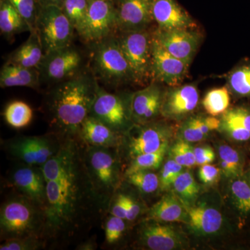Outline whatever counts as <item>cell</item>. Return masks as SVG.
Here are the masks:
<instances>
[{
	"label": "cell",
	"mask_w": 250,
	"mask_h": 250,
	"mask_svg": "<svg viewBox=\"0 0 250 250\" xmlns=\"http://www.w3.org/2000/svg\"><path fill=\"white\" fill-rule=\"evenodd\" d=\"M47 182L43 238L73 237L95 214L105 210L95 195L83 159V144L65 140L59 152L42 166Z\"/></svg>",
	"instance_id": "obj_1"
},
{
	"label": "cell",
	"mask_w": 250,
	"mask_h": 250,
	"mask_svg": "<svg viewBox=\"0 0 250 250\" xmlns=\"http://www.w3.org/2000/svg\"><path fill=\"white\" fill-rule=\"evenodd\" d=\"M92 70L53 84L45 97V110L51 133L62 141L78 140L82 123L89 116L99 88Z\"/></svg>",
	"instance_id": "obj_2"
},
{
	"label": "cell",
	"mask_w": 250,
	"mask_h": 250,
	"mask_svg": "<svg viewBox=\"0 0 250 250\" xmlns=\"http://www.w3.org/2000/svg\"><path fill=\"white\" fill-rule=\"evenodd\" d=\"M1 204V241L25 237L43 238L45 210L29 199L14 191Z\"/></svg>",
	"instance_id": "obj_3"
},
{
	"label": "cell",
	"mask_w": 250,
	"mask_h": 250,
	"mask_svg": "<svg viewBox=\"0 0 250 250\" xmlns=\"http://www.w3.org/2000/svg\"><path fill=\"white\" fill-rule=\"evenodd\" d=\"M82 144L83 162L90 183L99 201L106 209L120 184L118 148Z\"/></svg>",
	"instance_id": "obj_4"
},
{
	"label": "cell",
	"mask_w": 250,
	"mask_h": 250,
	"mask_svg": "<svg viewBox=\"0 0 250 250\" xmlns=\"http://www.w3.org/2000/svg\"><path fill=\"white\" fill-rule=\"evenodd\" d=\"M93 45L91 70L97 80L114 87L129 82L134 83L132 72L116 34Z\"/></svg>",
	"instance_id": "obj_5"
},
{
	"label": "cell",
	"mask_w": 250,
	"mask_h": 250,
	"mask_svg": "<svg viewBox=\"0 0 250 250\" xmlns=\"http://www.w3.org/2000/svg\"><path fill=\"white\" fill-rule=\"evenodd\" d=\"M63 142L50 132L42 136H18L4 140L1 147L16 164L42 167L59 152Z\"/></svg>",
	"instance_id": "obj_6"
},
{
	"label": "cell",
	"mask_w": 250,
	"mask_h": 250,
	"mask_svg": "<svg viewBox=\"0 0 250 250\" xmlns=\"http://www.w3.org/2000/svg\"><path fill=\"white\" fill-rule=\"evenodd\" d=\"M132 95L109 93L99 85L89 116L118 134L124 135L135 125L131 116Z\"/></svg>",
	"instance_id": "obj_7"
},
{
	"label": "cell",
	"mask_w": 250,
	"mask_h": 250,
	"mask_svg": "<svg viewBox=\"0 0 250 250\" xmlns=\"http://www.w3.org/2000/svg\"><path fill=\"white\" fill-rule=\"evenodd\" d=\"M116 36L132 72L134 83L143 84L152 80L153 33L146 29L119 32Z\"/></svg>",
	"instance_id": "obj_8"
},
{
	"label": "cell",
	"mask_w": 250,
	"mask_h": 250,
	"mask_svg": "<svg viewBox=\"0 0 250 250\" xmlns=\"http://www.w3.org/2000/svg\"><path fill=\"white\" fill-rule=\"evenodd\" d=\"M35 30L45 54L72 45L75 29L62 7L41 6L36 19Z\"/></svg>",
	"instance_id": "obj_9"
},
{
	"label": "cell",
	"mask_w": 250,
	"mask_h": 250,
	"mask_svg": "<svg viewBox=\"0 0 250 250\" xmlns=\"http://www.w3.org/2000/svg\"><path fill=\"white\" fill-rule=\"evenodd\" d=\"M168 136V128L160 123L135 124L123 135L118 147L124 148L131 160L141 154L156 152L167 147Z\"/></svg>",
	"instance_id": "obj_10"
},
{
	"label": "cell",
	"mask_w": 250,
	"mask_h": 250,
	"mask_svg": "<svg viewBox=\"0 0 250 250\" xmlns=\"http://www.w3.org/2000/svg\"><path fill=\"white\" fill-rule=\"evenodd\" d=\"M82 65V54L70 45L45 54L38 69L41 82L55 84L77 75L83 70Z\"/></svg>",
	"instance_id": "obj_11"
},
{
	"label": "cell",
	"mask_w": 250,
	"mask_h": 250,
	"mask_svg": "<svg viewBox=\"0 0 250 250\" xmlns=\"http://www.w3.org/2000/svg\"><path fill=\"white\" fill-rule=\"evenodd\" d=\"M118 31L114 0H90L88 16L80 37L86 43L95 44Z\"/></svg>",
	"instance_id": "obj_12"
},
{
	"label": "cell",
	"mask_w": 250,
	"mask_h": 250,
	"mask_svg": "<svg viewBox=\"0 0 250 250\" xmlns=\"http://www.w3.org/2000/svg\"><path fill=\"white\" fill-rule=\"evenodd\" d=\"M8 177V184L15 192L45 210L47 182L42 167L17 164L10 171Z\"/></svg>",
	"instance_id": "obj_13"
},
{
	"label": "cell",
	"mask_w": 250,
	"mask_h": 250,
	"mask_svg": "<svg viewBox=\"0 0 250 250\" xmlns=\"http://www.w3.org/2000/svg\"><path fill=\"white\" fill-rule=\"evenodd\" d=\"M154 37L167 52L190 65L201 42V36L193 29L164 31L157 29Z\"/></svg>",
	"instance_id": "obj_14"
},
{
	"label": "cell",
	"mask_w": 250,
	"mask_h": 250,
	"mask_svg": "<svg viewBox=\"0 0 250 250\" xmlns=\"http://www.w3.org/2000/svg\"><path fill=\"white\" fill-rule=\"evenodd\" d=\"M154 36V34H153ZM189 64L169 53L156 40L152 44V82L178 85L187 76Z\"/></svg>",
	"instance_id": "obj_15"
},
{
	"label": "cell",
	"mask_w": 250,
	"mask_h": 250,
	"mask_svg": "<svg viewBox=\"0 0 250 250\" xmlns=\"http://www.w3.org/2000/svg\"><path fill=\"white\" fill-rule=\"evenodd\" d=\"M154 0H116L117 21L119 32L147 29L154 21Z\"/></svg>",
	"instance_id": "obj_16"
},
{
	"label": "cell",
	"mask_w": 250,
	"mask_h": 250,
	"mask_svg": "<svg viewBox=\"0 0 250 250\" xmlns=\"http://www.w3.org/2000/svg\"><path fill=\"white\" fill-rule=\"evenodd\" d=\"M165 92L159 82H152L146 88L133 93L131 116L134 124L151 123L161 113Z\"/></svg>",
	"instance_id": "obj_17"
},
{
	"label": "cell",
	"mask_w": 250,
	"mask_h": 250,
	"mask_svg": "<svg viewBox=\"0 0 250 250\" xmlns=\"http://www.w3.org/2000/svg\"><path fill=\"white\" fill-rule=\"evenodd\" d=\"M199 98L198 90L195 85L171 86L166 90L161 114L170 119H181L197 108Z\"/></svg>",
	"instance_id": "obj_18"
},
{
	"label": "cell",
	"mask_w": 250,
	"mask_h": 250,
	"mask_svg": "<svg viewBox=\"0 0 250 250\" xmlns=\"http://www.w3.org/2000/svg\"><path fill=\"white\" fill-rule=\"evenodd\" d=\"M152 16L158 29L170 31L194 29L196 23L176 0H154Z\"/></svg>",
	"instance_id": "obj_19"
},
{
	"label": "cell",
	"mask_w": 250,
	"mask_h": 250,
	"mask_svg": "<svg viewBox=\"0 0 250 250\" xmlns=\"http://www.w3.org/2000/svg\"><path fill=\"white\" fill-rule=\"evenodd\" d=\"M123 136L96 118L88 116L81 126L78 140L86 146L118 148Z\"/></svg>",
	"instance_id": "obj_20"
},
{
	"label": "cell",
	"mask_w": 250,
	"mask_h": 250,
	"mask_svg": "<svg viewBox=\"0 0 250 250\" xmlns=\"http://www.w3.org/2000/svg\"><path fill=\"white\" fill-rule=\"evenodd\" d=\"M141 243L152 250H171L182 244L180 235L172 227L161 225L159 222L146 224L140 231Z\"/></svg>",
	"instance_id": "obj_21"
},
{
	"label": "cell",
	"mask_w": 250,
	"mask_h": 250,
	"mask_svg": "<svg viewBox=\"0 0 250 250\" xmlns=\"http://www.w3.org/2000/svg\"><path fill=\"white\" fill-rule=\"evenodd\" d=\"M41 83L40 72L37 67L6 62L0 71V86L2 88L22 86L38 90Z\"/></svg>",
	"instance_id": "obj_22"
},
{
	"label": "cell",
	"mask_w": 250,
	"mask_h": 250,
	"mask_svg": "<svg viewBox=\"0 0 250 250\" xmlns=\"http://www.w3.org/2000/svg\"><path fill=\"white\" fill-rule=\"evenodd\" d=\"M181 200V199H180ZM188 216L189 224L195 231L201 234L218 232L223 225V216L218 210L206 206L190 207L182 201Z\"/></svg>",
	"instance_id": "obj_23"
},
{
	"label": "cell",
	"mask_w": 250,
	"mask_h": 250,
	"mask_svg": "<svg viewBox=\"0 0 250 250\" xmlns=\"http://www.w3.org/2000/svg\"><path fill=\"white\" fill-rule=\"evenodd\" d=\"M45 52L40 38L36 30L30 31L25 42L10 54L7 63L26 67H37L43 59Z\"/></svg>",
	"instance_id": "obj_24"
},
{
	"label": "cell",
	"mask_w": 250,
	"mask_h": 250,
	"mask_svg": "<svg viewBox=\"0 0 250 250\" xmlns=\"http://www.w3.org/2000/svg\"><path fill=\"white\" fill-rule=\"evenodd\" d=\"M187 210L181 200L172 195H165L151 207L147 213L149 220L154 222H182L185 220Z\"/></svg>",
	"instance_id": "obj_25"
},
{
	"label": "cell",
	"mask_w": 250,
	"mask_h": 250,
	"mask_svg": "<svg viewBox=\"0 0 250 250\" xmlns=\"http://www.w3.org/2000/svg\"><path fill=\"white\" fill-rule=\"evenodd\" d=\"M0 31L1 34L8 40H11L16 34L31 29L25 20L7 0L0 2Z\"/></svg>",
	"instance_id": "obj_26"
},
{
	"label": "cell",
	"mask_w": 250,
	"mask_h": 250,
	"mask_svg": "<svg viewBox=\"0 0 250 250\" xmlns=\"http://www.w3.org/2000/svg\"><path fill=\"white\" fill-rule=\"evenodd\" d=\"M228 86L237 98L250 100V60L244 59L228 75Z\"/></svg>",
	"instance_id": "obj_27"
},
{
	"label": "cell",
	"mask_w": 250,
	"mask_h": 250,
	"mask_svg": "<svg viewBox=\"0 0 250 250\" xmlns=\"http://www.w3.org/2000/svg\"><path fill=\"white\" fill-rule=\"evenodd\" d=\"M222 170L226 177L235 179L243 175V159L231 146L223 145L218 149Z\"/></svg>",
	"instance_id": "obj_28"
},
{
	"label": "cell",
	"mask_w": 250,
	"mask_h": 250,
	"mask_svg": "<svg viewBox=\"0 0 250 250\" xmlns=\"http://www.w3.org/2000/svg\"><path fill=\"white\" fill-rule=\"evenodd\" d=\"M90 0H64L62 9L79 36L83 32Z\"/></svg>",
	"instance_id": "obj_29"
},
{
	"label": "cell",
	"mask_w": 250,
	"mask_h": 250,
	"mask_svg": "<svg viewBox=\"0 0 250 250\" xmlns=\"http://www.w3.org/2000/svg\"><path fill=\"white\" fill-rule=\"evenodd\" d=\"M4 117L9 126L21 129L28 126L32 121V108L24 102L14 101L5 108Z\"/></svg>",
	"instance_id": "obj_30"
},
{
	"label": "cell",
	"mask_w": 250,
	"mask_h": 250,
	"mask_svg": "<svg viewBox=\"0 0 250 250\" xmlns=\"http://www.w3.org/2000/svg\"><path fill=\"white\" fill-rule=\"evenodd\" d=\"M206 112L211 116L223 115L229 109L230 95L226 87L213 88L206 94L202 101Z\"/></svg>",
	"instance_id": "obj_31"
},
{
	"label": "cell",
	"mask_w": 250,
	"mask_h": 250,
	"mask_svg": "<svg viewBox=\"0 0 250 250\" xmlns=\"http://www.w3.org/2000/svg\"><path fill=\"white\" fill-rule=\"evenodd\" d=\"M230 185L233 205L243 217L250 216V182L239 177Z\"/></svg>",
	"instance_id": "obj_32"
},
{
	"label": "cell",
	"mask_w": 250,
	"mask_h": 250,
	"mask_svg": "<svg viewBox=\"0 0 250 250\" xmlns=\"http://www.w3.org/2000/svg\"><path fill=\"white\" fill-rule=\"evenodd\" d=\"M167 149V146L158 152L141 154L131 159L129 166L125 170L124 175H127L136 171L152 170L159 168L164 160Z\"/></svg>",
	"instance_id": "obj_33"
},
{
	"label": "cell",
	"mask_w": 250,
	"mask_h": 250,
	"mask_svg": "<svg viewBox=\"0 0 250 250\" xmlns=\"http://www.w3.org/2000/svg\"><path fill=\"white\" fill-rule=\"evenodd\" d=\"M125 177L128 183L145 194L153 193L160 188L159 177L151 170L136 171Z\"/></svg>",
	"instance_id": "obj_34"
},
{
	"label": "cell",
	"mask_w": 250,
	"mask_h": 250,
	"mask_svg": "<svg viewBox=\"0 0 250 250\" xmlns=\"http://www.w3.org/2000/svg\"><path fill=\"white\" fill-rule=\"evenodd\" d=\"M173 187L181 200L184 202L191 201L199 193L198 185L189 172H183L174 182Z\"/></svg>",
	"instance_id": "obj_35"
},
{
	"label": "cell",
	"mask_w": 250,
	"mask_h": 250,
	"mask_svg": "<svg viewBox=\"0 0 250 250\" xmlns=\"http://www.w3.org/2000/svg\"><path fill=\"white\" fill-rule=\"evenodd\" d=\"M29 24L31 31L35 30L36 19L41 6L37 0H7Z\"/></svg>",
	"instance_id": "obj_36"
},
{
	"label": "cell",
	"mask_w": 250,
	"mask_h": 250,
	"mask_svg": "<svg viewBox=\"0 0 250 250\" xmlns=\"http://www.w3.org/2000/svg\"><path fill=\"white\" fill-rule=\"evenodd\" d=\"M46 241L41 237H25L3 241L0 250H36L46 246Z\"/></svg>",
	"instance_id": "obj_37"
},
{
	"label": "cell",
	"mask_w": 250,
	"mask_h": 250,
	"mask_svg": "<svg viewBox=\"0 0 250 250\" xmlns=\"http://www.w3.org/2000/svg\"><path fill=\"white\" fill-rule=\"evenodd\" d=\"M174 160L183 167H192L196 166L195 153L191 146L186 141L176 143L171 149Z\"/></svg>",
	"instance_id": "obj_38"
},
{
	"label": "cell",
	"mask_w": 250,
	"mask_h": 250,
	"mask_svg": "<svg viewBox=\"0 0 250 250\" xmlns=\"http://www.w3.org/2000/svg\"><path fill=\"white\" fill-rule=\"evenodd\" d=\"M124 219L111 215L105 223V239L108 245H113L121 240L125 229L126 224Z\"/></svg>",
	"instance_id": "obj_39"
},
{
	"label": "cell",
	"mask_w": 250,
	"mask_h": 250,
	"mask_svg": "<svg viewBox=\"0 0 250 250\" xmlns=\"http://www.w3.org/2000/svg\"><path fill=\"white\" fill-rule=\"evenodd\" d=\"M183 167L174 159L168 160L164 164L159 177L161 190H167L173 186L176 179L183 172Z\"/></svg>",
	"instance_id": "obj_40"
},
{
	"label": "cell",
	"mask_w": 250,
	"mask_h": 250,
	"mask_svg": "<svg viewBox=\"0 0 250 250\" xmlns=\"http://www.w3.org/2000/svg\"><path fill=\"white\" fill-rule=\"evenodd\" d=\"M181 132L184 141L188 142H198L206 136L199 124V116L192 117L187 120L182 125Z\"/></svg>",
	"instance_id": "obj_41"
},
{
	"label": "cell",
	"mask_w": 250,
	"mask_h": 250,
	"mask_svg": "<svg viewBox=\"0 0 250 250\" xmlns=\"http://www.w3.org/2000/svg\"><path fill=\"white\" fill-rule=\"evenodd\" d=\"M221 124L224 131L228 133L229 136L238 142H248L250 141V131L238 123L222 118Z\"/></svg>",
	"instance_id": "obj_42"
},
{
	"label": "cell",
	"mask_w": 250,
	"mask_h": 250,
	"mask_svg": "<svg viewBox=\"0 0 250 250\" xmlns=\"http://www.w3.org/2000/svg\"><path fill=\"white\" fill-rule=\"evenodd\" d=\"M222 118L238 123L250 131V106H237L231 109H228L224 113Z\"/></svg>",
	"instance_id": "obj_43"
},
{
	"label": "cell",
	"mask_w": 250,
	"mask_h": 250,
	"mask_svg": "<svg viewBox=\"0 0 250 250\" xmlns=\"http://www.w3.org/2000/svg\"><path fill=\"white\" fill-rule=\"evenodd\" d=\"M110 214L126 220V207L124 193H117L113 195L108 207Z\"/></svg>",
	"instance_id": "obj_44"
},
{
	"label": "cell",
	"mask_w": 250,
	"mask_h": 250,
	"mask_svg": "<svg viewBox=\"0 0 250 250\" xmlns=\"http://www.w3.org/2000/svg\"><path fill=\"white\" fill-rule=\"evenodd\" d=\"M220 174V169L210 164L201 166L199 170V177L204 184H210L216 182Z\"/></svg>",
	"instance_id": "obj_45"
},
{
	"label": "cell",
	"mask_w": 250,
	"mask_h": 250,
	"mask_svg": "<svg viewBox=\"0 0 250 250\" xmlns=\"http://www.w3.org/2000/svg\"><path fill=\"white\" fill-rule=\"evenodd\" d=\"M196 165L209 164L214 161L215 155L213 149L209 147H199L194 149Z\"/></svg>",
	"instance_id": "obj_46"
},
{
	"label": "cell",
	"mask_w": 250,
	"mask_h": 250,
	"mask_svg": "<svg viewBox=\"0 0 250 250\" xmlns=\"http://www.w3.org/2000/svg\"><path fill=\"white\" fill-rule=\"evenodd\" d=\"M124 195L126 207V220L134 221L141 213V206L139 202L136 201L132 197L129 195H125V193Z\"/></svg>",
	"instance_id": "obj_47"
},
{
	"label": "cell",
	"mask_w": 250,
	"mask_h": 250,
	"mask_svg": "<svg viewBox=\"0 0 250 250\" xmlns=\"http://www.w3.org/2000/svg\"><path fill=\"white\" fill-rule=\"evenodd\" d=\"M97 245L95 241L93 240H88V241L83 242V243H80L78 246L77 247L76 250H94L96 249Z\"/></svg>",
	"instance_id": "obj_48"
},
{
	"label": "cell",
	"mask_w": 250,
	"mask_h": 250,
	"mask_svg": "<svg viewBox=\"0 0 250 250\" xmlns=\"http://www.w3.org/2000/svg\"><path fill=\"white\" fill-rule=\"evenodd\" d=\"M38 3L41 6H58L62 7L64 0H37Z\"/></svg>",
	"instance_id": "obj_49"
},
{
	"label": "cell",
	"mask_w": 250,
	"mask_h": 250,
	"mask_svg": "<svg viewBox=\"0 0 250 250\" xmlns=\"http://www.w3.org/2000/svg\"><path fill=\"white\" fill-rule=\"evenodd\" d=\"M249 180V182H250V170L249 171V172H248V178H247Z\"/></svg>",
	"instance_id": "obj_50"
}]
</instances>
